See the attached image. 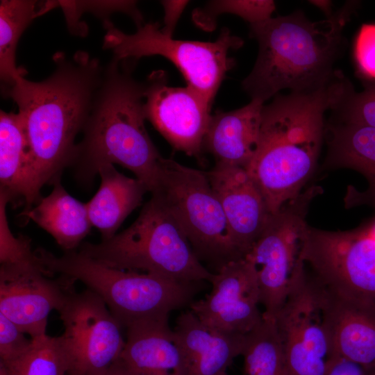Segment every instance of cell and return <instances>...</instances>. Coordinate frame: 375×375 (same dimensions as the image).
<instances>
[{
	"label": "cell",
	"mask_w": 375,
	"mask_h": 375,
	"mask_svg": "<svg viewBox=\"0 0 375 375\" xmlns=\"http://www.w3.org/2000/svg\"><path fill=\"white\" fill-rule=\"evenodd\" d=\"M265 103L252 99L247 105L211 115L203 142L217 165L247 168L256 151Z\"/></svg>",
	"instance_id": "d6986e66"
},
{
	"label": "cell",
	"mask_w": 375,
	"mask_h": 375,
	"mask_svg": "<svg viewBox=\"0 0 375 375\" xmlns=\"http://www.w3.org/2000/svg\"><path fill=\"white\" fill-rule=\"evenodd\" d=\"M167 81L157 70L144 81L146 118L174 149L200 158L212 106L192 88L169 86Z\"/></svg>",
	"instance_id": "5bb4252c"
},
{
	"label": "cell",
	"mask_w": 375,
	"mask_h": 375,
	"mask_svg": "<svg viewBox=\"0 0 375 375\" xmlns=\"http://www.w3.org/2000/svg\"><path fill=\"white\" fill-rule=\"evenodd\" d=\"M26 333L2 313H0V362L9 363L31 347L32 338H28Z\"/></svg>",
	"instance_id": "1f68e13d"
},
{
	"label": "cell",
	"mask_w": 375,
	"mask_h": 375,
	"mask_svg": "<svg viewBox=\"0 0 375 375\" xmlns=\"http://www.w3.org/2000/svg\"><path fill=\"white\" fill-rule=\"evenodd\" d=\"M172 330L183 375H220L242 355L245 344L246 334L209 327L190 310L178 315Z\"/></svg>",
	"instance_id": "e0dca14e"
},
{
	"label": "cell",
	"mask_w": 375,
	"mask_h": 375,
	"mask_svg": "<svg viewBox=\"0 0 375 375\" xmlns=\"http://www.w3.org/2000/svg\"><path fill=\"white\" fill-rule=\"evenodd\" d=\"M70 355L67 375H102L119 358L122 326L103 301L87 289L76 291L58 312Z\"/></svg>",
	"instance_id": "7c38bea8"
},
{
	"label": "cell",
	"mask_w": 375,
	"mask_h": 375,
	"mask_svg": "<svg viewBox=\"0 0 375 375\" xmlns=\"http://www.w3.org/2000/svg\"><path fill=\"white\" fill-rule=\"evenodd\" d=\"M135 61L112 57L104 67L71 165L78 179L88 183L101 165H119L152 193L163 157L145 128V84L133 75Z\"/></svg>",
	"instance_id": "3957f363"
},
{
	"label": "cell",
	"mask_w": 375,
	"mask_h": 375,
	"mask_svg": "<svg viewBox=\"0 0 375 375\" xmlns=\"http://www.w3.org/2000/svg\"><path fill=\"white\" fill-rule=\"evenodd\" d=\"M43 6L33 0L0 1V77L5 89L25 76V69L16 65V49L32 21L44 14Z\"/></svg>",
	"instance_id": "d4e9b609"
},
{
	"label": "cell",
	"mask_w": 375,
	"mask_h": 375,
	"mask_svg": "<svg viewBox=\"0 0 375 375\" xmlns=\"http://www.w3.org/2000/svg\"><path fill=\"white\" fill-rule=\"evenodd\" d=\"M243 375H288L275 320L262 314V319L246 334L242 353Z\"/></svg>",
	"instance_id": "4316f807"
},
{
	"label": "cell",
	"mask_w": 375,
	"mask_h": 375,
	"mask_svg": "<svg viewBox=\"0 0 375 375\" xmlns=\"http://www.w3.org/2000/svg\"><path fill=\"white\" fill-rule=\"evenodd\" d=\"M60 178L51 183L53 188L47 197L40 198L35 207L20 215L49 233L67 252L81 245L92 226L86 203L72 197L62 185Z\"/></svg>",
	"instance_id": "7402d4cb"
},
{
	"label": "cell",
	"mask_w": 375,
	"mask_h": 375,
	"mask_svg": "<svg viewBox=\"0 0 375 375\" xmlns=\"http://www.w3.org/2000/svg\"><path fill=\"white\" fill-rule=\"evenodd\" d=\"M327 164L351 168L362 173L369 181L367 194L375 192V126L344 122L328 127Z\"/></svg>",
	"instance_id": "cb8c5ba5"
},
{
	"label": "cell",
	"mask_w": 375,
	"mask_h": 375,
	"mask_svg": "<svg viewBox=\"0 0 375 375\" xmlns=\"http://www.w3.org/2000/svg\"><path fill=\"white\" fill-rule=\"evenodd\" d=\"M324 375H375V371L367 370L360 365L346 358L331 356Z\"/></svg>",
	"instance_id": "d6a6232c"
},
{
	"label": "cell",
	"mask_w": 375,
	"mask_h": 375,
	"mask_svg": "<svg viewBox=\"0 0 375 375\" xmlns=\"http://www.w3.org/2000/svg\"><path fill=\"white\" fill-rule=\"evenodd\" d=\"M220 375H227V374H226V372H224V373H223V374H222Z\"/></svg>",
	"instance_id": "8d00e7d4"
},
{
	"label": "cell",
	"mask_w": 375,
	"mask_h": 375,
	"mask_svg": "<svg viewBox=\"0 0 375 375\" xmlns=\"http://www.w3.org/2000/svg\"><path fill=\"white\" fill-rule=\"evenodd\" d=\"M0 193L9 201L32 208V174L29 149L18 113L0 111Z\"/></svg>",
	"instance_id": "603a6c76"
},
{
	"label": "cell",
	"mask_w": 375,
	"mask_h": 375,
	"mask_svg": "<svg viewBox=\"0 0 375 375\" xmlns=\"http://www.w3.org/2000/svg\"><path fill=\"white\" fill-rule=\"evenodd\" d=\"M354 58L357 71L365 81L375 85V24H363L356 38Z\"/></svg>",
	"instance_id": "4dcf8cb0"
},
{
	"label": "cell",
	"mask_w": 375,
	"mask_h": 375,
	"mask_svg": "<svg viewBox=\"0 0 375 375\" xmlns=\"http://www.w3.org/2000/svg\"><path fill=\"white\" fill-rule=\"evenodd\" d=\"M116 361L126 375H183L180 351L168 319L132 326Z\"/></svg>",
	"instance_id": "ffe728a7"
},
{
	"label": "cell",
	"mask_w": 375,
	"mask_h": 375,
	"mask_svg": "<svg viewBox=\"0 0 375 375\" xmlns=\"http://www.w3.org/2000/svg\"><path fill=\"white\" fill-rule=\"evenodd\" d=\"M28 349L13 361L0 362V375H67L70 355L62 335L32 339Z\"/></svg>",
	"instance_id": "484cf974"
},
{
	"label": "cell",
	"mask_w": 375,
	"mask_h": 375,
	"mask_svg": "<svg viewBox=\"0 0 375 375\" xmlns=\"http://www.w3.org/2000/svg\"><path fill=\"white\" fill-rule=\"evenodd\" d=\"M78 252L112 267L182 283L210 282L214 274L202 265L178 224L153 195L130 226L98 244L82 243Z\"/></svg>",
	"instance_id": "8992f818"
},
{
	"label": "cell",
	"mask_w": 375,
	"mask_h": 375,
	"mask_svg": "<svg viewBox=\"0 0 375 375\" xmlns=\"http://www.w3.org/2000/svg\"><path fill=\"white\" fill-rule=\"evenodd\" d=\"M164 10L163 26L162 32L166 35L173 37L176 24L189 1H161Z\"/></svg>",
	"instance_id": "836d02e7"
},
{
	"label": "cell",
	"mask_w": 375,
	"mask_h": 375,
	"mask_svg": "<svg viewBox=\"0 0 375 375\" xmlns=\"http://www.w3.org/2000/svg\"><path fill=\"white\" fill-rule=\"evenodd\" d=\"M301 258L326 290L375 309V221L345 231L308 226Z\"/></svg>",
	"instance_id": "9c48e42d"
},
{
	"label": "cell",
	"mask_w": 375,
	"mask_h": 375,
	"mask_svg": "<svg viewBox=\"0 0 375 375\" xmlns=\"http://www.w3.org/2000/svg\"><path fill=\"white\" fill-rule=\"evenodd\" d=\"M310 3L322 10L327 18H331L333 16L334 13L332 10V2L331 1L316 0L310 1Z\"/></svg>",
	"instance_id": "e575fe53"
},
{
	"label": "cell",
	"mask_w": 375,
	"mask_h": 375,
	"mask_svg": "<svg viewBox=\"0 0 375 375\" xmlns=\"http://www.w3.org/2000/svg\"><path fill=\"white\" fill-rule=\"evenodd\" d=\"M374 196H375V194H374Z\"/></svg>",
	"instance_id": "74e56055"
},
{
	"label": "cell",
	"mask_w": 375,
	"mask_h": 375,
	"mask_svg": "<svg viewBox=\"0 0 375 375\" xmlns=\"http://www.w3.org/2000/svg\"><path fill=\"white\" fill-rule=\"evenodd\" d=\"M331 110L340 121L375 126V85L358 92L350 83Z\"/></svg>",
	"instance_id": "f546056e"
},
{
	"label": "cell",
	"mask_w": 375,
	"mask_h": 375,
	"mask_svg": "<svg viewBox=\"0 0 375 375\" xmlns=\"http://www.w3.org/2000/svg\"><path fill=\"white\" fill-rule=\"evenodd\" d=\"M322 287L331 356L375 371V309L340 297Z\"/></svg>",
	"instance_id": "ac0fdd59"
},
{
	"label": "cell",
	"mask_w": 375,
	"mask_h": 375,
	"mask_svg": "<svg viewBox=\"0 0 375 375\" xmlns=\"http://www.w3.org/2000/svg\"><path fill=\"white\" fill-rule=\"evenodd\" d=\"M311 187L286 202L269 218L244 258L254 268L262 314L274 319L288 297L292 280L304 262L301 258L306 216L312 199L319 193Z\"/></svg>",
	"instance_id": "30bf717a"
},
{
	"label": "cell",
	"mask_w": 375,
	"mask_h": 375,
	"mask_svg": "<svg viewBox=\"0 0 375 375\" xmlns=\"http://www.w3.org/2000/svg\"><path fill=\"white\" fill-rule=\"evenodd\" d=\"M276 6L274 1L218 0L210 1L205 6L196 8L192 20L206 31H213L220 15H235L250 24L266 21L272 17Z\"/></svg>",
	"instance_id": "83f0119b"
},
{
	"label": "cell",
	"mask_w": 375,
	"mask_h": 375,
	"mask_svg": "<svg viewBox=\"0 0 375 375\" xmlns=\"http://www.w3.org/2000/svg\"><path fill=\"white\" fill-rule=\"evenodd\" d=\"M206 174L222 207L233 244L245 256L271 215L264 197L245 168L215 165Z\"/></svg>",
	"instance_id": "2e32d148"
},
{
	"label": "cell",
	"mask_w": 375,
	"mask_h": 375,
	"mask_svg": "<svg viewBox=\"0 0 375 375\" xmlns=\"http://www.w3.org/2000/svg\"><path fill=\"white\" fill-rule=\"evenodd\" d=\"M349 8L318 22L298 10L250 24L249 35L258 42V53L242 86L251 100L265 103L282 90H307L331 78L344 47L342 30Z\"/></svg>",
	"instance_id": "277c9868"
},
{
	"label": "cell",
	"mask_w": 375,
	"mask_h": 375,
	"mask_svg": "<svg viewBox=\"0 0 375 375\" xmlns=\"http://www.w3.org/2000/svg\"><path fill=\"white\" fill-rule=\"evenodd\" d=\"M165 206L200 261L223 265L244 256L235 247L222 207L206 172L162 158L151 193Z\"/></svg>",
	"instance_id": "52a82bcc"
},
{
	"label": "cell",
	"mask_w": 375,
	"mask_h": 375,
	"mask_svg": "<svg viewBox=\"0 0 375 375\" xmlns=\"http://www.w3.org/2000/svg\"><path fill=\"white\" fill-rule=\"evenodd\" d=\"M34 251L51 275L79 281L97 294L126 329L141 323L168 319L170 312L190 305L196 294L191 283L112 267L76 250L59 257L43 248Z\"/></svg>",
	"instance_id": "5b68a950"
},
{
	"label": "cell",
	"mask_w": 375,
	"mask_h": 375,
	"mask_svg": "<svg viewBox=\"0 0 375 375\" xmlns=\"http://www.w3.org/2000/svg\"><path fill=\"white\" fill-rule=\"evenodd\" d=\"M349 83L337 70L315 88L278 93L264 104L256 151L246 169L270 214L297 197L310 178L322 147L324 113Z\"/></svg>",
	"instance_id": "7a4b0ae2"
},
{
	"label": "cell",
	"mask_w": 375,
	"mask_h": 375,
	"mask_svg": "<svg viewBox=\"0 0 375 375\" xmlns=\"http://www.w3.org/2000/svg\"><path fill=\"white\" fill-rule=\"evenodd\" d=\"M102 375H126L119 365L115 362L105 373Z\"/></svg>",
	"instance_id": "d590c367"
},
{
	"label": "cell",
	"mask_w": 375,
	"mask_h": 375,
	"mask_svg": "<svg viewBox=\"0 0 375 375\" xmlns=\"http://www.w3.org/2000/svg\"><path fill=\"white\" fill-rule=\"evenodd\" d=\"M288 375H324L331 356L322 285L303 264L286 301L274 317Z\"/></svg>",
	"instance_id": "8fae6325"
},
{
	"label": "cell",
	"mask_w": 375,
	"mask_h": 375,
	"mask_svg": "<svg viewBox=\"0 0 375 375\" xmlns=\"http://www.w3.org/2000/svg\"><path fill=\"white\" fill-rule=\"evenodd\" d=\"M210 282L211 292L190 305L201 322L219 331L241 334L261 322L256 272L244 257L223 265Z\"/></svg>",
	"instance_id": "9a60e30c"
},
{
	"label": "cell",
	"mask_w": 375,
	"mask_h": 375,
	"mask_svg": "<svg viewBox=\"0 0 375 375\" xmlns=\"http://www.w3.org/2000/svg\"><path fill=\"white\" fill-rule=\"evenodd\" d=\"M52 277L36 255L31 260L0 265V313L30 338L47 334L50 312H59L75 292L74 279Z\"/></svg>",
	"instance_id": "4fadbf2b"
},
{
	"label": "cell",
	"mask_w": 375,
	"mask_h": 375,
	"mask_svg": "<svg viewBox=\"0 0 375 375\" xmlns=\"http://www.w3.org/2000/svg\"><path fill=\"white\" fill-rule=\"evenodd\" d=\"M106 34L103 49L119 60H138L161 56L182 73L187 85L199 93L211 106L226 72L235 65L228 52L243 45V40L224 28L213 42L176 40L164 34L158 22L148 23L128 34L109 20L103 22Z\"/></svg>",
	"instance_id": "ba28073f"
},
{
	"label": "cell",
	"mask_w": 375,
	"mask_h": 375,
	"mask_svg": "<svg viewBox=\"0 0 375 375\" xmlns=\"http://www.w3.org/2000/svg\"><path fill=\"white\" fill-rule=\"evenodd\" d=\"M98 174L100 187L86 203L92 226L101 234L102 240L112 238L127 216L141 205L148 191L145 184L137 178L126 176L112 164L101 165Z\"/></svg>",
	"instance_id": "44dd1931"
},
{
	"label": "cell",
	"mask_w": 375,
	"mask_h": 375,
	"mask_svg": "<svg viewBox=\"0 0 375 375\" xmlns=\"http://www.w3.org/2000/svg\"><path fill=\"white\" fill-rule=\"evenodd\" d=\"M53 60L54 69L47 78L35 82L21 76L4 90L18 106L27 138L33 203L42 186L71 165L75 139L83 132L104 69L83 51L71 57L57 52Z\"/></svg>",
	"instance_id": "6da1fadb"
},
{
	"label": "cell",
	"mask_w": 375,
	"mask_h": 375,
	"mask_svg": "<svg viewBox=\"0 0 375 375\" xmlns=\"http://www.w3.org/2000/svg\"><path fill=\"white\" fill-rule=\"evenodd\" d=\"M54 8L60 7L63 11L69 31L74 35L85 36L87 25L80 22L84 12H89L109 21L108 17L116 12L128 15L135 22L137 28L144 24L143 17L135 1H53Z\"/></svg>",
	"instance_id": "f1b7e54d"
}]
</instances>
